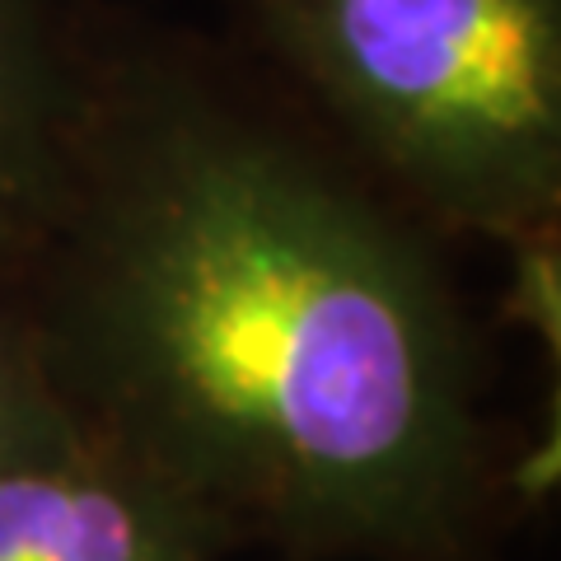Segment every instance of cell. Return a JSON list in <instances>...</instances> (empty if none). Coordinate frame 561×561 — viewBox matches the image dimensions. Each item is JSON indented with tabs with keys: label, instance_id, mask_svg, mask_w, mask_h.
<instances>
[{
	"label": "cell",
	"instance_id": "6da1fadb",
	"mask_svg": "<svg viewBox=\"0 0 561 561\" xmlns=\"http://www.w3.org/2000/svg\"><path fill=\"white\" fill-rule=\"evenodd\" d=\"M20 300L80 440L286 561H496L491 416L449 239L249 61L94 38Z\"/></svg>",
	"mask_w": 561,
	"mask_h": 561
},
{
	"label": "cell",
	"instance_id": "7a4b0ae2",
	"mask_svg": "<svg viewBox=\"0 0 561 561\" xmlns=\"http://www.w3.org/2000/svg\"><path fill=\"white\" fill-rule=\"evenodd\" d=\"M243 61L435 234L561 216V0H230Z\"/></svg>",
	"mask_w": 561,
	"mask_h": 561
},
{
	"label": "cell",
	"instance_id": "3957f363",
	"mask_svg": "<svg viewBox=\"0 0 561 561\" xmlns=\"http://www.w3.org/2000/svg\"><path fill=\"white\" fill-rule=\"evenodd\" d=\"M234 542L160 478L76 440L0 468V561H220Z\"/></svg>",
	"mask_w": 561,
	"mask_h": 561
},
{
	"label": "cell",
	"instance_id": "277c9868",
	"mask_svg": "<svg viewBox=\"0 0 561 561\" xmlns=\"http://www.w3.org/2000/svg\"><path fill=\"white\" fill-rule=\"evenodd\" d=\"M94 33L61 0H0V280H20L61 202Z\"/></svg>",
	"mask_w": 561,
	"mask_h": 561
},
{
	"label": "cell",
	"instance_id": "5b68a950",
	"mask_svg": "<svg viewBox=\"0 0 561 561\" xmlns=\"http://www.w3.org/2000/svg\"><path fill=\"white\" fill-rule=\"evenodd\" d=\"M76 440L80 431L43 365L20 286L0 280V468L43 459Z\"/></svg>",
	"mask_w": 561,
	"mask_h": 561
},
{
	"label": "cell",
	"instance_id": "8992f818",
	"mask_svg": "<svg viewBox=\"0 0 561 561\" xmlns=\"http://www.w3.org/2000/svg\"><path fill=\"white\" fill-rule=\"evenodd\" d=\"M505 253V286H501V319L529 332L548 351V365L561 360V216L538 220L529 230L501 239Z\"/></svg>",
	"mask_w": 561,
	"mask_h": 561
}]
</instances>
